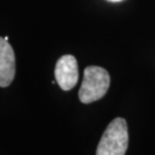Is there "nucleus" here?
Instances as JSON below:
<instances>
[{
  "label": "nucleus",
  "instance_id": "f257e3e1",
  "mask_svg": "<svg viewBox=\"0 0 155 155\" xmlns=\"http://www.w3.org/2000/svg\"><path fill=\"white\" fill-rule=\"evenodd\" d=\"M110 85L109 73L100 66H87L84 69L83 81L79 89V100L84 104L101 99Z\"/></svg>",
  "mask_w": 155,
  "mask_h": 155
},
{
  "label": "nucleus",
  "instance_id": "f03ea898",
  "mask_svg": "<svg viewBox=\"0 0 155 155\" xmlns=\"http://www.w3.org/2000/svg\"><path fill=\"white\" fill-rule=\"evenodd\" d=\"M128 127L123 118H115L105 129L96 155H125L128 148Z\"/></svg>",
  "mask_w": 155,
  "mask_h": 155
},
{
  "label": "nucleus",
  "instance_id": "7ed1b4c3",
  "mask_svg": "<svg viewBox=\"0 0 155 155\" xmlns=\"http://www.w3.org/2000/svg\"><path fill=\"white\" fill-rule=\"evenodd\" d=\"M54 74L56 82L62 90H71L76 85L79 77L76 58L70 54L61 56L56 63Z\"/></svg>",
  "mask_w": 155,
  "mask_h": 155
},
{
  "label": "nucleus",
  "instance_id": "20e7f679",
  "mask_svg": "<svg viewBox=\"0 0 155 155\" xmlns=\"http://www.w3.org/2000/svg\"><path fill=\"white\" fill-rule=\"evenodd\" d=\"M15 54L5 38L0 37V87H7L15 76Z\"/></svg>",
  "mask_w": 155,
  "mask_h": 155
},
{
  "label": "nucleus",
  "instance_id": "39448f33",
  "mask_svg": "<svg viewBox=\"0 0 155 155\" xmlns=\"http://www.w3.org/2000/svg\"><path fill=\"white\" fill-rule=\"evenodd\" d=\"M107 1H111V2H119V1H122V0H107Z\"/></svg>",
  "mask_w": 155,
  "mask_h": 155
}]
</instances>
